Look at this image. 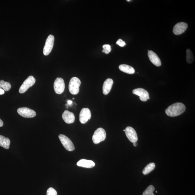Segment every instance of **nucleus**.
I'll list each match as a JSON object with an SVG mask.
<instances>
[{"label": "nucleus", "mask_w": 195, "mask_h": 195, "mask_svg": "<svg viewBox=\"0 0 195 195\" xmlns=\"http://www.w3.org/2000/svg\"><path fill=\"white\" fill-rule=\"evenodd\" d=\"M91 113L89 108H83L80 113L79 120L81 123H86L91 119Z\"/></svg>", "instance_id": "nucleus-9"}, {"label": "nucleus", "mask_w": 195, "mask_h": 195, "mask_svg": "<svg viewBox=\"0 0 195 195\" xmlns=\"http://www.w3.org/2000/svg\"><path fill=\"white\" fill-rule=\"evenodd\" d=\"M125 133L129 140L132 143L136 142L138 140V136L135 130L133 128L128 127L125 129Z\"/></svg>", "instance_id": "nucleus-10"}, {"label": "nucleus", "mask_w": 195, "mask_h": 195, "mask_svg": "<svg viewBox=\"0 0 195 195\" xmlns=\"http://www.w3.org/2000/svg\"><path fill=\"white\" fill-rule=\"evenodd\" d=\"M0 87L2 88L4 91L8 92L10 90L11 86L10 83L1 80L0 81Z\"/></svg>", "instance_id": "nucleus-20"}, {"label": "nucleus", "mask_w": 195, "mask_h": 195, "mask_svg": "<svg viewBox=\"0 0 195 195\" xmlns=\"http://www.w3.org/2000/svg\"><path fill=\"white\" fill-rule=\"evenodd\" d=\"M155 167V164L154 162H151L148 164L143 169L142 171L143 173L145 175H147L154 170Z\"/></svg>", "instance_id": "nucleus-19"}, {"label": "nucleus", "mask_w": 195, "mask_h": 195, "mask_svg": "<svg viewBox=\"0 0 195 195\" xmlns=\"http://www.w3.org/2000/svg\"><path fill=\"white\" fill-rule=\"evenodd\" d=\"M116 43H117V45H119L120 47H124L126 45L125 42L121 39H118Z\"/></svg>", "instance_id": "nucleus-25"}, {"label": "nucleus", "mask_w": 195, "mask_h": 195, "mask_svg": "<svg viewBox=\"0 0 195 195\" xmlns=\"http://www.w3.org/2000/svg\"><path fill=\"white\" fill-rule=\"evenodd\" d=\"M123 131H124V132H125V129H124V130H123Z\"/></svg>", "instance_id": "nucleus-30"}, {"label": "nucleus", "mask_w": 195, "mask_h": 195, "mask_svg": "<svg viewBox=\"0 0 195 195\" xmlns=\"http://www.w3.org/2000/svg\"><path fill=\"white\" fill-rule=\"evenodd\" d=\"M133 145L134 146H135V147H136V146H137V142H136L133 143Z\"/></svg>", "instance_id": "nucleus-29"}, {"label": "nucleus", "mask_w": 195, "mask_h": 195, "mask_svg": "<svg viewBox=\"0 0 195 195\" xmlns=\"http://www.w3.org/2000/svg\"><path fill=\"white\" fill-rule=\"evenodd\" d=\"M119 69L121 71L129 74H132L135 72V70L133 67L127 64L120 65Z\"/></svg>", "instance_id": "nucleus-17"}, {"label": "nucleus", "mask_w": 195, "mask_h": 195, "mask_svg": "<svg viewBox=\"0 0 195 195\" xmlns=\"http://www.w3.org/2000/svg\"><path fill=\"white\" fill-rule=\"evenodd\" d=\"M36 82V79L33 76H30L27 79L25 80L24 82L20 87L19 90L20 93L22 94L26 92L29 89L33 86Z\"/></svg>", "instance_id": "nucleus-5"}, {"label": "nucleus", "mask_w": 195, "mask_h": 195, "mask_svg": "<svg viewBox=\"0 0 195 195\" xmlns=\"http://www.w3.org/2000/svg\"><path fill=\"white\" fill-rule=\"evenodd\" d=\"M132 92L133 94L140 97V99L142 101L145 102L150 99L149 93L143 88H138L134 89Z\"/></svg>", "instance_id": "nucleus-11"}, {"label": "nucleus", "mask_w": 195, "mask_h": 195, "mask_svg": "<svg viewBox=\"0 0 195 195\" xmlns=\"http://www.w3.org/2000/svg\"><path fill=\"white\" fill-rule=\"evenodd\" d=\"M148 56L149 60L152 63L157 67H159L161 65V62L159 57L152 50L148 51Z\"/></svg>", "instance_id": "nucleus-13"}, {"label": "nucleus", "mask_w": 195, "mask_h": 195, "mask_svg": "<svg viewBox=\"0 0 195 195\" xmlns=\"http://www.w3.org/2000/svg\"><path fill=\"white\" fill-rule=\"evenodd\" d=\"M188 27L186 23L180 22L176 24L173 28V33L176 35L182 34L186 31Z\"/></svg>", "instance_id": "nucleus-12"}, {"label": "nucleus", "mask_w": 195, "mask_h": 195, "mask_svg": "<svg viewBox=\"0 0 195 195\" xmlns=\"http://www.w3.org/2000/svg\"><path fill=\"white\" fill-rule=\"evenodd\" d=\"M3 122L0 119V127H2L3 126Z\"/></svg>", "instance_id": "nucleus-27"}, {"label": "nucleus", "mask_w": 195, "mask_h": 195, "mask_svg": "<svg viewBox=\"0 0 195 195\" xmlns=\"http://www.w3.org/2000/svg\"><path fill=\"white\" fill-rule=\"evenodd\" d=\"M103 50L102 52L106 54H108L111 52V46L108 44H105L103 46Z\"/></svg>", "instance_id": "nucleus-23"}, {"label": "nucleus", "mask_w": 195, "mask_h": 195, "mask_svg": "<svg viewBox=\"0 0 195 195\" xmlns=\"http://www.w3.org/2000/svg\"><path fill=\"white\" fill-rule=\"evenodd\" d=\"M46 195H57V192L52 188H50L47 192Z\"/></svg>", "instance_id": "nucleus-24"}, {"label": "nucleus", "mask_w": 195, "mask_h": 195, "mask_svg": "<svg viewBox=\"0 0 195 195\" xmlns=\"http://www.w3.org/2000/svg\"><path fill=\"white\" fill-rule=\"evenodd\" d=\"M59 138L62 144L67 150L71 152L75 150V146L70 139L68 137L63 134H60Z\"/></svg>", "instance_id": "nucleus-4"}, {"label": "nucleus", "mask_w": 195, "mask_h": 195, "mask_svg": "<svg viewBox=\"0 0 195 195\" xmlns=\"http://www.w3.org/2000/svg\"><path fill=\"white\" fill-rule=\"evenodd\" d=\"M113 81L111 78H108L104 81L103 86V92L105 95L110 92L113 84Z\"/></svg>", "instance_id": "nucleus-15"}, {"label": "nucleus", "mask_w": 195, "mask_h": 195, "mask_svg": "<svg viewBox=\"0 0 195 195\" xmlns=\"http://www.w3.org/2000/svg\"><path fill=\"white\" fill-rule=\"evenodd\" d=\"M65 83L63 79L58 78L55 81L54 84V91L58 94H62L65 89Z\"/></svg>", "instance_id": "nucleus-7"}, {"label": "nucleus", "mask_w": 195, "mask_h": 195, "mask_svg": "<svg viewBox=\"0 0 195 195\" xmlns=\"http://www.w3.org/2000/svg\"><path fill=\"white\" fill-rule=\"evenodd\" d=\"M5 93L4 90L2 88L0 87V95H3Z\"/></svg>", "instance_id": "nucleus-26"}, {"label": "nucleus", "mask_w": 195, "mask_h": 195, "mask_svg": "<svg viewBox=\"0 0 195 195\" xmlns=\"http://www.w3.org/2000/svg\"><path fill=\"white\" fill-rule=\"evenodd\" d=\"M62 117L64 122L67 124H72L75 122V117L74 114L68 110L64 111L62 114Z\"/></svg>", "instance_id": "nucleus-14"}, {"label": "nucleus", "mask_w": 195, "mask_h": 195, "mask_svg": "<svg viewBox=\"0 0 195 195\" xmlns=\"http://www.w3.org/2000/svg\"><path fill=\"white\" fill-rule=\"evenodd\" d=\"M67 103L69 104V105H71V104L72 103V101L70 100H69L68 101H67Z\"/></svg>", "instance_id": "nucleus-28"}, {"label": "nucleus", "mask_w": 195, "mask_h": 195, "mask_svg": "<svg viewBox=\"0 0 195 195\" xmlns=\"http://www.w3.org/2000/svg\"><path fill=\"white\" fill-rule=\"evenodd\" d=\"M54 37L52 34L50 35L46 39L43 50V54L45 56L48 55L52 52L54 45Z\"/></svg>", "instance_id": "nucleus-6"}, {"label": "nucleus", "mask_w": 195, "mask_h": 195, "mask_svg": "<svg viewBox=\"0 0 195 195\" xmlns=\"http://www.w3.org/2000/svg\"><path fill=\"white\" fill-rule=\"evenodd\" d=\"M77 164L78 166L86 168H92L95 166V164L93 162L86 159L80 160Z\"/></svg>", "instance_id": "nucleus-16"}, {"label": "nucleus", "mask_w": 195, "mask_h": 195, "mask_svg": "<svg viewBox=\"0 0 195 195\" xmlns=\"http://www.w3.org/2000/svg\"><path fill=\"white\" fill-rule=\"evenodd\" d=\"M11 142L8 138L0 135V146L6 149H9L10 148Z\"/></svg>", "instance_id": "nucleus-18"}, {"label": "nucleus", "mask_w": 195, "mask_h": 195, "mask_svg": "<svg viewBox=\"0 0 195 195\" xmlns=\"http://www.w3.org/2000/svg\"><path fill=\"white\" fill-rule=\"evenodd\" d=\"M186 107L184 104L176 103L169 106L166 110V113L169 117H177L184 113Z\"/></svg>", "instance_id": "nucleus-1"}, {"label": "nucleus", "mask_w": 195, "mask_h": 195, "mask_svg": "<svg viewBox=\"0 0 195 195\" xmlns=\"http://www.w3.org/2000/svg\"><path fill=\"white\" fill-rule=\"evenodd\" d=\"M19 115L25 118H32L36 115L35 111L27 108H22L18 109Z\"/></svg>", "instance_id": "nucleus-8"}, {"label": "nucleus", "mask_w": 195, "mask_h": 195, "mask_svg": "<svg viewBox=\"0 0 195 195\" xmlns=\"http://www.w3.org/2000/svg\"><path fill=\"white\" fill-rule=\"evenodd\" d=\"M81 82L78 78L76 77L72 78L69 84V90L71 93L73 95H76L79 92V88Z\"/></svg>", "instance_id": "nucleus-2"}, {"label": "nucleus", "mask_w": 195, "mask_h": 195, "mask_svg": "<svg viewBox=\"0 0 195 195\" xmlns=\"http://www.w3.org/2000/svg\"><path fill=\"white\" fill-rule=\"evenodd\" d=\"M155 188L153 186H149L143 192L142 195H154L153 192L154 191Z\"/></svg>", "instance_id": "nucleus-22"}, {"label": "nucleus", "mask_w": 195, "mask_h": 195, "mask_svg": "<svg viewBox=\"0 0 195 195\" xmlns=\"http://www.w3.org/2000/svg\"><path fill=\"white\" fill-rule=\"evenodd\" d=\"M187 61L188 63H192L194 61V57L193 54L189 49L187 50L186 52Z\"/></svg>", "instance_id": "nucleus-21"}, {"label": "nucleus", "mask_w": 195, "mask_h": 195, "mask_svg": "<svg viewBox=\"0 0 195 195\" xmlns=\"http://www.w3.org/2000/svg\"><path fill=\"white\" fill-rule=\"evenodd\" d=\"M106 133L105 130L101 128L97 129L95 131L92 137L93 142L98 144L105 140Z\"/></svg>", "instance_id": "nucleus-3"}]
</instances>
